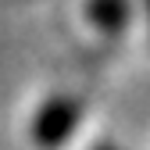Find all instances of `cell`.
Here are the masks:
<instances>
[{
  "label": "cell",
  "instance_id": "cell-1",
  "mask_svg": "<svg viewBox=\"0 0 150 150\" xmlns=\"http://www.w3.org/2000/svg\"><path fill=\"white\" fill-rule=\"evenodd\" d=\"M75 122H79V104H75L71 97H54L40 107V115H36L32 122V139L40 143L43 150H57L68 136Z\"/></svg>",
  "mask_w": 150,
  "mask_h": 150
},
{
  "label": "cell",
  "instance_id": "cell-2",
  "mask_svg": "<svg viewBox=\"0 0 150 150\" xmlns=\"http://www.w3.org/2000/svg\"><path fill=\"white\" fill-rule=\"evenodd\" d=\"M125 14H129V0H89V18L104 32H118L125 25Z\"/></svg>",
  "mask_w": 150,
  "mask_h": 150
},
{
  "label": "cell",
  "instance_id": "cell-3",
  "mask_svg": "<svg viewBox=\"0 0 150 150\" xmlns=\"http://www.w3.org/2000/svg\"><path fill=\"white\" fill-rule=\"evenodd\" d=\"M146 11H150V0H146Z\"/></svg>",
  "mask_w": 150,
  "mask_h": 150
}]
</instances>
